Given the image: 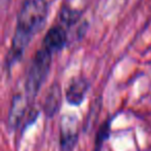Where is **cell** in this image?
Returning a JSON list of instances; mask_svg holds the SVG:
<instances>
[{
	"label": "cell",
	"instance_id": "6da1fadb",
	"mask_svg": "<svg viewBox=\"0 0 151 151\" xmlns=\"http://www.w3.org/2000/svg\"><path fill=\"white\" fill-rule=\"evenodd\" d=\"M48 16L46 0H25L18 14V22L12 43V57L21 58L30 40L44 27Z\"/></svg>",
	"mask_w": 151,
	"mask_h": 151
},
{
	"label": "cell",
	"instance_id": "7a4b0ae2",
	"mask_svg": "<svg viewBox=\"0 0 151 151\" xmlns=\"http://www.w3.org/2000/svg\"><path fill=\"white\" fill-rule=\"evenodd\" d=\"M51 63H52V52L42 46V48L38 50L35 54L27 74L25 81V91L27 98L34 99L36 97L40 86H42L50 72Z\"/></svg>",
	"mask_w": 151,
	"mask_h": 151
},
{
	"label": "cell",
	"instance_id": "3957f363",
	"mask_svg": "<svg viewBox=\"0 0 151 151\" xmlns=\"http://www.w3.org/2000/svg\"><path fill=\"white\" fill-rule=\"evenodd\" d=\"M80 121L73 114H65L59 123V148L60 151H73L78 144Z\"/></svg>",
	"mask_w": 151,
	"mask_h": 151
},
{
	"label": "cell",
	"instance_id": "277c9868",
	"mask_svg": "<svg viewBox=\"0 0 151 151\" xmlns=\"http://www.w3.org/2000/svg\"><path fill=\"white\" fill-rule=\"evenodd\" d=\"M89 88V82L84 77H76L65 91V98L69 105L79 106L85 100Z\"/></svg>",
	"mask_w": 151,
	"mask_h": 151
},
{
	"label": "cell",
	"instance_id": "5b68a950",
	"mask_svg": "<svg viewBox=\"0 0 151 151\" xmlns=\"http://www.w3.org/2000/svg\"><path fill=\"white\" fill-rule=\"evenodd\" d=\"M62 103L61 88L58 82H54L49 88L42 105V110L47 117H53L59 111Z\"/></svg>",
	"mask_w": 151,
	"mask_h": 151
},
{
	"label": "cell",
	"instance_id": "8992f818",
	"mask_svg": "<svg viewBox=\"0 0 151 151\" xmlns=\"http://www.w3.org/2000/svg\"><path fill=\"white\" fill-rule=\"evenodd\" d=\"M66 43V32L61 26H54L50 29L44 38V47L51 52L62 50Z\"/></svg>",
	"mask_w": 151,
	"mask_h": 151
},
{
	"label": "cell",
	"instance_id": "52a82bcc",
	"mask_svg": "<svg viewBox=\"0 0 151 151\" xmlns=\"http://www.w3.org/2000/svg\"><path fill=\"white\" fill-rule=\"evenodd\" d=\"M25 112H27L26 99L22 95H16L12 101L10 109L8 112L7 123L9 129H15L18 127L24 117Z\"/></svg>",
	"mask_w": 151,
	"mask_h": 151
},
{
	"label": "cell",
	"instance_id": "ba28073f",
	"mask_svg": "<svg viewBox=\"0 0 151 151\" xmlns=\"http://www.w3.org/2000/svg\"><path fill=\"white\" fill-rule=\"evenodd\" d=\"M112 118H107L99 127L95 136V145L93 151H103V145L110 137Z\"/></svg>",
	"mask_w": 151,
	"mask_h": 151
},
{
	"label": "cell",
	"instance_id": "9c48e42d",
	"mask_svg": "<svg viewBox=\"0 0 151 151\" xmlns=\"http://www.w3.org/2000/svg\"><path fill=\"white\" fill-rule=\"evenodd\" d=\"M81 17V12L77 10L76 8L64 6L60 12V20L66 26H71L79 21Z\"/></svg>",
	"mask_w": 151,
	"mask_h": 151
}]
</instances>
